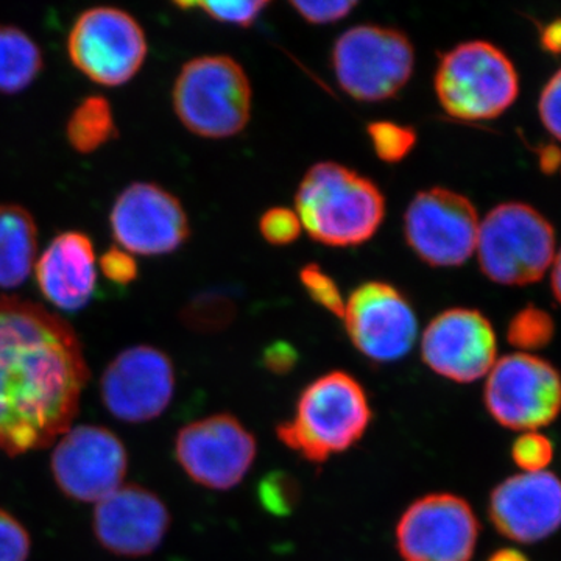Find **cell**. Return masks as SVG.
Wrapping results in <instances>:
<instances>
[{"instance_id": "obj_36", "label": "cell", "mask_w": 561, "mask_h": 561, "mask_svg": "<svg viewBox=\"0 0 561 561\" xmlns=\"http://www.w3.org/2000/svg\"><path fill=\"white\" fill-rule=\"evenodd\" d=\"M300 360L298 351L287 342H273L262 354V365L273 375H287Z\"/></svg>"}, {"instance_id": "obj_1", "label": "cell", "mask_w": 561, "mask_h": 561, "mask_svg": "<svg viewBox=\"0 0 561 561\" xmlns=\"http://www.w3.org/2000/svg\"><path fill=\"white\" fill-rule=\"evenodd\" d=\"M88 379L68 321L0 295V451L13 457L54 445L79 415Z\"/></svg>"}, {"instance_id": "obj_38", "label": "cell", "mask_w": 561, "mask_h": 561, "mask_svg": "<svg viewBox=\"0 0 561 561\" xmlns=\"http://www.w3.org/2000/svg\"><path fill=\"white\" fill-rule=\"evenodd\" d=\"M540 165L542 172L553 173L561 165V151L557 147L546 146L540 150Z\"/></svg>"}, {"instance_id": "obj_9", "label": "cell", "mask_w": 561, "mask_h": 561, "mask_svg": "<svg viewBox=\"0 0 561 561\" xmlns=\"http://www.w3.org/2000/svg\"><path fill=\"white\" fill-rule=\"evenodd\" d=\"M483 400L501 426L535 432L560 415V371L541 357L508 354L494 362Z\"/></svg>"}, {"instance_id": "obj_26", "label": "cell", "mask_w": 561, "mask_h": 561, "mask_svg": "<svg viewBox=\"0 0 561 561\" xmlns=\"http://www.w3.org/2000/svg\"><path fill=\"white\" fill-rule=\"evenodd\" d=\"M257 501L273 516H289L300 505V482L287 471L268 472L257 485Z\"/></svg>"}, {"instance_id": "obj_27", "label": "cell", "mask_w": 561, "mask_h": 561, "mask_svg": "<svg viewBox=\"0 0 561 561\" xmlns=\"http://www.w3.org/2000/svg\"><path fill=\"white\" fill-rule=\"evenodd\" d=\"M238 308L231 298L220 294L202 295L184 312V321L195 331L217 332L230 327Z\"/></svg>"}, {"instance_id": "obj_33", "label": "cell", "mask_w": 561, "mask_h": 561, "mask_svg": "<svg viewBox=\"0 0 561 561\" xmlns=\"http://www.w3.org/2000/svg\"><path fill=\"white\" fill-rule=\"evenodd\" d=\"M294 10L309 24L328 25L342 21L356 9V0H327V2H290Z\"/></svg>"}, {"instance_id": "obj_25", "label": "cell", "mask_w": 561, "mask_h": 561, "mask_svg": "<svg viewBox=\"0 0 561 561\" xmlns=\"http://www.w3.org/2000/svg\"><path fill=\"white\" fill-rule=\"evenodd\" d=\"M367 135L379 160L397 164L415 149V128L391 121H376L368 124Z\"/></svg>"}, {"instance_id": "obj_4", "label": "cell", "mask_w": 561, "mask_h": 561, "mask_svg": "<svg viewBox=\"0 0 561 561\" xmlns=\"http://www.w3.org/2000/svg\"><path fill=\"white\" fill-rule=\"evenodd\" d=\"M251 84L245 70L227 55H205L181 68L173 84V110L195 136L227 139L251 116Z\"/></svg>"}, {"instance_id": "obj_22", "label": "cell", "mask_w": 561, "mask_h": 561, "mask_svg": "<svg viewBox=\"0 0 561 561\" xmlns=\"http://www.w3.org/2000/svg\"><path fill=\"white\" fill-rule=\"evenodd\" d=\"M43 51L21 28L0 25V94L27 90L43 70Z\"/></svg>"}, {"instance_id": "obj_7", "label": "cell", "mask_w": 561, "mask_h": 561, "mask_svg": "<svg viewBox=\"0 0 561 561\" xmlns=\"http://www.w3.org/2000/svg\"><path fill=\"white\" fill-rule=\"evenodd\" d=\"M335 79L359 102L393 99L411 80L415 49L398 28L362 24L343 32L331 51Z\"/></svg>"}, {"instance_id": "obj_23", "label": "cell", "mask_w": 561, "mask_h": 561, "mask_svg": "<svg viewBox=\"0 0 561 561\" xmlns=\"http://www.w3.org/2000/svg\"><path fill=\"white\" fill-rule=\"evenodd\" d=\"M66 136L70 147L81 154L94 153L116 138V121L110 102L102 95L83 99L70 114Z\"/></svg>"}, {"instance_id": "obj_13", "label": "cell", "mask_w": 561, "mask_h": 561, "mask_svg": "<svg viewBox=\"0 0 561 561\" xmlns=\"http://www.w3.org/2000/svg\"><path fill=\"white\" fill-rule=\"evenodd\" d=\"M479 530L478 516L463 497L426 494L398 522V552L402 561H471Z\"/></svg>"}, {"instance_id": "obj_40", "label": "cell", "mask_w": 561, "mask_h": 561, "mask_svg": "<svg viewBox=\"0 0 561 561\" xmlns=\"http://www.w3.org/2000/svg\"><path fill=\"white\" fill-rule=\"evenodd\" d=\"M489 561H529V559L516 549H500L490 557Z\"/></svg>"}, {"instance_id": "obj_6", "label": "cell", "mask_w": 561, "mask_h": 561, "mask_svg": "<svg viewBox=\"0 0 561 561\" xmlns=\"http://www.w3.org/2000/svg\"><path fill=\"white\" fill-rule=\"evenodd\" d=\"M479 267L501 286H527L542 279L556 257L551 221L526 203H501L479 225Z\"/></svg>"}, {"instance_id": "obj_5", "label": "cell", "mask_w": 561, "mask_h": 561, "mask_svg": "<svg viewBox=\"0 0 561 561\" xmlns=\"http://www.w3.org/2000/svg\"><path fill=\"white\" fill-rule=\"evenodd\" d=\"M435 92L443 110L456 119H496L518 99L519 77L500 47L467 41L442 55Z\"/></svg>"}, {"instance_id": "obj_31", "label": "cell", "mask_w": 561, "mask_h": 561, "mask_svg": "<svg viewBox=\"0 0 561 561\" xmlns=\"http://www.w3.org/2000/svg\"><path fill=\"white\" fill-rule=\"evenodd\" d=\"M552 457V442L538 432H526L512 446V459L524 472L545 471Z\"/></svg>"}, {"instance_id": "obj_11", "label": "cell", "mask_w": 561, "mask_h": 561, "mask_svg": "<svg viewBox=\"0 0 561 561\" xmlns=\"http://www.w3.org/2000/svg\"><path fill=\"white\" fill-rule=\"evenodd\" d=\"M50 470L66 497L98 504L124 485L128 471L127 448L106 427L70 426L54 443Z\"/></svg>"}, {"instance_id": "obj_21", "label": "cell", "mask_w": 561, "mask_h": 561, "mask_svg": "<svg viewBox=\"0 0 561 561\" xmlns=\"http://www.w3.org/2000/svg\"><path fill=\"white\" fill-rule=\"evenodd\" d=\"M38 253V228L27 209L0 203V289L10 290L31 278Z\"/></svg>"}, {"instance_id": "obj_15", "label": "cell", "mask_w": 561, "mask_h": 561, "mask_svg": "<svg viewBox=\"0 0 561 561\" xmlns=\"http://www.w3.org/2000/svg\"><path fill=\"white\" fill-rule=\"evenodd\" d=\"M175 382V368L164 351L131 346L117 354L103 371L102 402L114 419L124 423H149L168 411Z\"/></svg>"}, {"instance_id": "obj_2", "label": "cell", "mask_w": 561, "mask_h": 561, "mask_svg": "<svg viewBox=\"0 0 561 561\" xmlns=\"http://www.w3.org/2000/svg\"><path fill=\"white\" fill-rule=\"evenodd\" d=\"M295 206L313 241L339 249L370 241L386 217V197L376 183L331 161L306 172Z\"/></svg>"}, {"instance_id": "obj_19", "label": "cell", "mask_w": 561, "mask_h": 561, "mask_svg": "<svg viewBox=\"0 0 561 561\" xmlns=\"http://www.w3.org/2000/svg\"><path fill=\"white\" fill-rule=\"evenodd\" d=\"M491 523L504 537L537 542L561 527V481L553 472H522L490 494Z\"/></svg>"}, {"instance_id": "obj_20", "label": "cell", "mask_w": 561, "mask_h": 561, "mask_svg": "<svg viewBox=\"0 0 561 561\" xmlns=\"http://www.w3.org/2000/svg\"><path fill=\"white\" fill-rule=\"evenodd\" d=\"M39 291L55 308L79 312L87 308L98 286L94 245L80 231L58 234L35 262Z\"/></svg>"}, {"instance_id": "obj_12", "label": "cell", "mask_w": 561, "mask_h": 561, "mask_svg": "<svg viewBox=\"0 0 561 561\" xmlns=\"http://www.w3.org/2000/svg\"><path fill=\"white\" fill-rule=\"evenodd\" d=\"M257 443L241 420L216 413L181 427L175 457L183 471L208 490L234 489L256 460Z\"/></svg>"}, {"instance_id": "obj_14", "label": "cell", "mask_w": 561, "mask_h": 561, "mask_svg": "<svg viewBox=\"0 0 561 561\" xmlns=\"http://www.w3.org/2000/svg\"><path fill=\"white\" fill-rule=\"evenodd\" d=\"M346 334L362 356L376 364L404 359L419 334V319L401 290L370 280L353 290L343 312Z\"/></svg>"}, {"instance_id": "obj_3", "label": "cell", "mask_w": 561, "mask_h": 561, "mask_svg": "<svg viewBox=\"0 0 561 561\" xmlns=\"http://www.w3.org/2000/svg\"><path fill=\"white\" fill-rule=\"evenodd\" d=\"M371 419L364 386L350 373L335 370L301 391L294 416L278 424L276 435L302 459L324 463L360 442Z\"/></svg>"}, {"instance_id": "obj_18", "label": "cell", "mask_w": 561, "mask_h": 561, "mask_svg": "<svg viewBox=\"0 0 561 561\" xmlns=\"http://www.w3.org/2000/svg\"><path fill=\"white\" fill-rule=\"evenodd\" d=\"M171 523V513L161 497L136 483L122 485L98 502L92 515V530L99 545L114 556L128 559L157 551Z\"/></svg>"}, {"instance_id": "obj_30", "label": "cell", "mask_w": 561, "mask_h": 561, "mask_svg": "<svg viewBox=\"0 0 561 561\" xmlns=\"http://www.w3.org/2000/svg\"><path fill=\"white\" fill-rule=\"evenodd\" d=\"M302 225L294 209L276 206L265 210L261 216L260 231L262 238L276 247L290 245L300 238Z\"/></svg>"}, {"instance_id": "obj_35", "label": "cell", "mask_w": 561, "mask_h": 561, "mask_svg": "<svg viewBox=\"0 0 561 561\" xmlns=\"http://www.w3.org/2000/svg\"><path fill=\"white\" fill-rule=\"evenodd\" d=\"M101 271L106 279L121 286H127L139 275L138 262L131 253L119 247H113L102 254Z\"/></svg>"}, {"instance_id": "obj_29", "label": "cell", "mask_w": 561, "mask_h": 561, "mask_svg": "<svg viewBox=\"0 0 561 561\" xmlns=\"http://www.w3.org/2000/svg\"><path fill=\"white\" fill-rule=\"evenodd\" d=\"M302 289L309 295L313 302L328 312L334 313L339 319H343L345 312V300L337 283L332 276L328 275L320 265L306 264L300 272Z\"/></svg>"}, {"instance_id": "obj_10", "label": "cell", "mask_w": 561, "mask_h": 561, "mask_svg": "<svg viewBox=\"0 0 561 561\" xmlns=\"http://www.w3.org/2000/svg\"><path fill=\"white\" fill-rule=\"evenodd\" d=\"M478 210L459 192L421 191L404 214V238L413 253L432 267H459L476 251Z\"/></svg>"}, {"instance_id": "obj_28", "label": "cell", "mask_w": 561, "mask_h": 561, "mask_svg": "<svg viewBox=\"0 0 561 561\" xmlns=\"http://www.w3.org/2000/svg\"><path fill=\"white\" fill-rule=\"evenodd\" d=\"M271 2L267 0H249V2H179L180 9H201L210 20L221 24L251 27Z\"/></svg>"}, {"instance_id": "obj_16", "label": "cell", "mask_w": 561, "mask_h": 561, "mask_svg": "<svg viewBox=\"0 0 561 561\" xmlns=\"http://www.w3.org/2000/svg\"><path fill=\"white\" fill-rule=\"evenodd\" d=\"M121 249L140 256L173 253L190 239V219L175 195L153 183H133L110 214Z\"/></svg>"}, {"instance_id": "obj_17", "label": "cell", "mask_w": 561, "mask_h": 561, "mask_svg": "<svg viewBox=\"0 0 561 561\" xmlns=\"http://www.w3.org/2000/svg\"><path fill=\"white\" fill-rule=\"evenodd\" d=\"M497 342L490 320L476 309L454 308L431 320L421 339V359L442 378L478 381L496 362Z\"/></svg>"}, {"instance_id": "obj_8", "label": "cell", "mask_w": 561, "mask_h": 561, "mask_svg": "<svg viewBox=\"0 0 561 561\" xmlns=\"http://www.w3.org/2000/svg\"><path fill=\"white\" fill-rule=\"evenodd\" d=\"M70 61L102 87H122L142 68L149 51L147 36L128 11L94 7L83 11L70 28Z\"/></svg>"}, {"instance_id": "obj_24", "label": "cell", "mask_w": 561, "mask_h": 561, "mask_svg": "<svg viewBox=\"0 0 561 561\" xmlns=\"http://www.w3.org/2000/svg\"><path fill=\"white\" fill-rule=\"evenodd\" d=\"M556 323L548 312L527 306L516 312L507 328V341L518 350H541L552 342Z\"/></svg>"}, {"instance_id": "obj_34", "label": "cell", "mask_w": 561, "mask_h": 561, "mask_svg": "<svg viewBox=\"0 0 561 561\" xmlns=\"http://www.w3.org/2000/svg\"><path fill=\"white\" fill-rule=\"evenodd\" d=\"M538 113L549 135L561 140V69L542 88Z\"/></svg>"}, {"instance_id": "obj_32", "label": "cell", "mask_w": 561, "mask_h": 561, "mask_svg": "<svg viewBox=\"0 0 561 561\" xmlns=\"http://www.w3.org/2000/svg\"><path fill=\"white\" fill-rule=\"evenodd\" d=\"M31 551V534L13 515L0 508V561H27Z\"/></svg>"}, {"instance_id": "obj_39", "label": "cell", "mask_w": 561, "mask_h": 561, "mask_svg": "<svg viewBox=\"0 0 561 561\" xmlns=\"http://www.w3.org/2000/svg\"><path fill=\"white\" fill-rule=\"evenodd\" d=\"M551 283L553 295L561 305V250L553 257Z\"/></svg>"}, {"instance_id": "obj_37", "label": "cell", "mask_w": 561, "mask_h": 561, "mask_svg": "<svg viewBox=\"0 0 561 561\" xmlns=\"http://www.w3.org/2000/svg\"><path fill=\"white\" fill-rule=\"evenodd\" d=\"M542 50L551 55H561V18L546 24L540 32Z\"/></svg>"}]
</instances>
